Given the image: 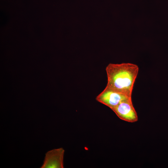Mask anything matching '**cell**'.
<instances>
[{"mask_svg": "<svg viewBox=\"0 0 168 168\" xmlns=\"http://www.w3.org/2000/svg\"><path fill=\"white\" fill-rule=\"evenodd\" d=\"M130 98L132 97L115 91L106 86L97 96L96 100L111 109L121 102Z\"/></svg>", "mask_w": 168, "mask_h": 168, "instance_id": "cell-2", "label": "cell"}, {"mask_svg": "<svg viewBox=\"0 0 168 168\" xmlns=\"http://www.w3.org/2000/svg\"><path fill=\"white\" fill-rule=\"evenodd\" d=\"M64 150L63 148L48 151L41 168H63Z\"/></svg>", "mask_w": 168, "mask_h": 168, "instance_id": "cell-4", "label": "cell"}, {"mask_svg": "<svg viewBox=\"0 0 168 168\" xmlns=\"http://www.w3.org/2000/svg\"><path fill=\"white\" fill-rule=\"evenodd\" d=\"M112 110L121 120L134 123L138 120L137 113L133 106L132 98L124 100Z\"/></svg>", "mask_w": 168, "mask_h": 168, "instance_id": "cell-3", "label": "cell"}, {"mask_svg": "<svg viewBox=\"0 0 168 168\" xmlns=\"http://www.w3.org/2000/svg\"><path fill=\"white\" fill-rule=\"evenodd\" d=\"M139 67L130 63H110L106 67V86L115 91L132 97Z\"/></svg>", "mask_w": 168, "mask_h": 168, "instance_id": "cell-1", "label": "cell"}]
</instances>
